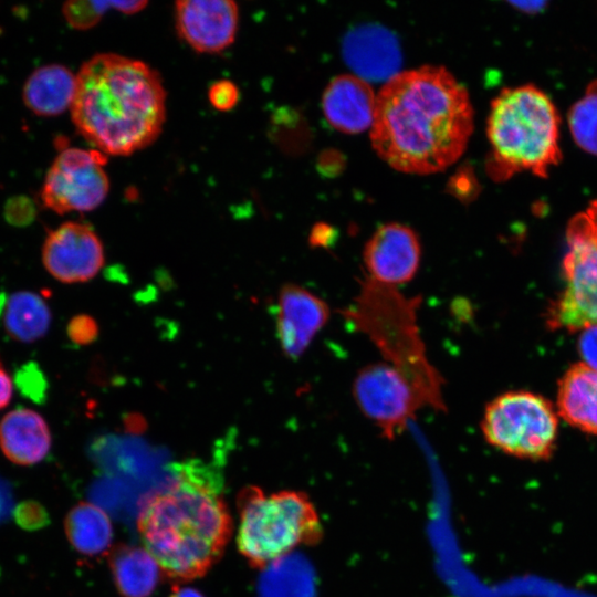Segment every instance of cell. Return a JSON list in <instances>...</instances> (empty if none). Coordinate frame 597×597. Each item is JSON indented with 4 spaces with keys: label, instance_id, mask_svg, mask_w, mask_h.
Returning a JSON list of instances; mask_svg holds the SVG:
<instances>
[{
    "label": "cell",
    "instance_id": "cell-1",
    "mask_svg": "<svg viewBox=\"0 0 597 597\" xmlns=\"http://www.w3.org/2000/svg\"><path fill=\"white\" fill-rule=\"evenodd\" d=\"M473 130L467 88L443 66L398 72L376 95L370 140L401 172H439L457 161Z\"/></svg>",
    "mask_w": 597,
    "mask_h": 597
},
{
    "label": "cell",
    "instance_id": "cell-8",
    "mask_svg": "<svg viewBox=\"0 0 597 597\" xmlns=\"http://www.w3.org/2000/svg\"><path fill=\"white\" fill-rule=\"evenodd\" d=\"M567 244L563 262L565 286L548 311L547 324L579 331L597 325V240L584 212L570 220Z\"/></svg>",
    "mask_w": 597,
    "mask_h": 597
},
{
    "label": "cell",
    "instance_id": "cell-6",
    "mask_svg": "<svg viewBox=\"0 0 597 597\" xmlns=\"http://www.w3.org/2000/svg\"><path fill=\"white\" fill-rule=\"evenodd\" d=\"M237 544L249 564L265 569L298 546H313L323 538V524L304 492L265 493L247 486L238 495Z\"/></svg>",
    "mask_w": 597,
    "mask_h": 597
},
{
    "label": "cell",
    "instance_id": "cell-18",
    "mask_svg": "<svg viewBox=\"0 0 597 597\" xmlns=\"http://www.w3.org/2000/svg\"><path fill=\"white\" fill-rule=\"evenodd\" d=\"M557 411L573 427L597 434V369L577 363L563 375L557 391Z\"/></svg>",
    "mask_w": 597,
    "mask_h": 597
},
{
    "label": "cell",
    "instance_id": "cell-31",
    "mask_svg": "<svg viewBox=\"0 0 597 597\" xmlns=\"http://www.w3.org/2000/svg\"><path fill=\"white\" fill-rule=\"evenodd\" d=\"M14 509L13 492L10 483L0 475V524L6 522Z\"/></svg>",
    "mask_w": 597,
    "mask_h": 597
},
{
    "label": "cell",
    "instance_id": "cell-20",
    "mask_svg": "<svg viewBox=\"0 0 597 597\" xmlns=\"http://www.w3.org/2000/svg\"><path fill=\"white\" fill-rule=\"evenodd\" d=\"M114 583L123 597H148L161 573L145 547L119 546L109 558Z\"/></svg>",
    "mask_w": 597,
    "mask_h": 597
},
{
    "label": "cell",
    "instance_id": "cell-36",
    "mask_svg": "<svg viewBox=\"0 0 597 597\" xmlns=\"http://www.w3.org/2000/svg\"><path fill=\"white\" fill-rule=\"evenodd\" d=\"M169 597H203L200 591L191 587H175Z\"/></svg>",
    "mask_w": 597,
    "mask_h": 597
},
{
    "label": "cell",
    "instance_id": "cell-19",
    "mask_svg": "<svg viewBox=\"0 0 597 597\" xmlns=\"http://www.w3.org/2000/svg\"><path fill=\"white\" fill-rule=\"evenodd\" d=\"M76 92V75L64 65L38 67L23 86V102L38 116H57L71 108Z\"/></svg>",
    "mask_w": 597,
    "mask_h": 597
},
{
    "label": "cell",
    "instance_id": "cell-23",
    "mask_svg": "<svg viewBox=\"0 0 597 597\" xmlns=\"http://www.w3.org/2000/svg\"><path fill=\"white\" fill-rule=\"evenodd\" d=\"M568 125L576 144L597 156V80L569 109Z\"/></svg>",
    "mask_w": 597,
    "mask_h": 597
},
{
    "label": "cell",
    "instance_id": "cell-13",
    "mask_svg": "<svg viewBox=\"0 0 597 597\" xmlns=\"http://www.w3.org/2000/svg\"><path fill=\"white\" fill-rule=\"evenodd\" d=\"M175 22L180 38L199 53L229 48L239 27V8L231 0H179Z\"/></svg>",
    "mask_w": 597,
    "mask_h": 597
},
{
    "label": "cell",
    "instance_id": "cell-4",
    "mask_svg": "<svg viewBox=\"0 0 597 597\" xmlns=\"http://www.w3.org/2000/svg\"><path fill=\"white\" fill-rule=\"evenodd\" d=\"M420 303V296L407 297L397 287L366 277L359 282L353 303L341 313L356 331L374 343L385 362L409 379L425 407L446 411L444 381L427 357L417 324Z\"/></svg>",
    "mask_w": 597,
    "mask_h": 597
},
{
    "label": "cell",
    "instance_id": "cell-10",
    "mask_svg": "<svg viewBox=\"0 0 597 597\" xmlns=\"http://www.w3.org/2000/svg\"><path fill=\"white\" fill-rule=\"evenodd\" d=\"M106 161L105 154L97 149L61 150L44 179L43 205L59 214L96 209L109 190Z\"/></svg>",
    "mask_w": 597,
    "mask_h": 597
},
{
    "label": "cell",
    "instance_id": "cell-17",
    "mask_svg": "<svg viewBox=\"0 0 597 597\" xmlns=\"http://www.w3.org/2000/svg\"><path fill=\"white\" fill-rule=\"evenodd\" d=\"M52 444L50 428L44 418L28 408H17L0 420V449L3 455L18 465L41 462Z\"/></svg>",
    "mask_w": 597,
    "mask_h": 597
},
{
    "label": "cell",
    "instance_id": "cell-24",
    "mask_svg": "<svg viewBox=\"0 0 597 597\" xmlns=\"http://www.w3.org/2000/svg\"><path fill=\"white\" fill-rule=\"evenodd\" d=\"M112 9L111 1H67L63 6L66 22L74 29L87 30L95 27Z\"/></svg>",
    "mask_w": 597,
    "mask_h": 597
},
{
    "label": "cell",
    "instance_id": "cell-11",
    "mask_svg": "<svg viewBox=\"0 0 597 597\" xmlns=\"http://www.w3.org/2000/svg\"><path fill=\"white\" fill-rule=\"evenodd\" d=\"M105 255L96 232L82 222H65L50 231L42 247V263L51 276L73 284L92 280Z\"/></svg>",
    "mask_w": 597,
    "mask_h": 597
},
{
    "label": "cell",
    "instance_id": "cell-2",
    "mask_svg": "<svg viewBox=\"0 0 597 597\" xmlns=\"http://www.w3.org/2000/svg\"><path fill=\"white\" fill-rule=\"evenodd\" d=\"M221 469L200 459L172 464V479L142 505L137 528L144 547L167 577L203 576L232 534Z\"/></svg>",
    "mask_w": 597,
    "mask_h": 597
},
{
    "label": "cell",
    "instance_id": "cell-21",
    "mask_svg": "<svg viewBox=\"0 0 597 597\" xmlns=\"http://www.w3.org/2000/svg\"><path fill=\"white\" fill-rule=\"evenodd\" d=\"M64 531L72 547L87 557L107 552L113 540V526L108 515L100 506L88 502H81L67 512Z\"/></svg>",
    "mask_w": 597,
    "mask_h": 597
},
{
    "label": "cell",
    "instance_id": "cell-15",
    "mask_svg": "<svg viewBox=\"0 0 597 597\" xmlns=\"http://www.w3.org/2000/svg\"><path fill=\"white\" fill-rule=\"evenodd\" d=\"M347 64L365 81L389 80L401 63L396 36L386 28L365 24L350 30L343 41Z\"/></svg>",
    "mask_w": 597,
    "mask_h": 597
},
{
    "label": "cell",
    "instance_id": "cell-16",
    "mask_svg": "<svg viewBox=\"0 0 597 597\" xmlns=\"http://www.w3.org/2000/svg\"><path fill=\"white\" fill-rule=\"evenodd\" d=\"M376 96L370 84L358 75L334 77L323 94V112L337 130L357 134L371 127Z\"/></svg>",
    "mask_w": 597,
    "mask_h": 597
},
{
    "label": "cell",
    "instance_id": "cell-9",
    "mask_svg": "<svg viewBox=\"0 0 597 597\" xmlns=\"http://www.w3.org/2000/svg\"><path fill=\"white\" fill-rule=\"evenodd\" d=\"M362 413L385 439L400 434L425 405L409 379L387 362L371 363L358 370L352 385Z\"/></svg>",
    "mask_w": 597,
    "mask_h": 597
},
{
    "label": "cell",
    "instance_id": "cell-26",
    "mask_svg": "<svg viewBox=\"0 0 597 597\" xmlns=\"http://www.w3.org/2000/svg\"><path fill=\"white\" fill-rule=\"evenodd\" d=\"M13 520L23 531H39L50 523L49 512L38 501L25 500L17 504L12 512Z\"/></svg>",
    "mask_w": 597,
    "mask_h": 597
},
{
    "label": "cell",
    "instance_id": "cell-12",
    "mask_svg": "<svg viewBox=\"0 0 597 597\" xmlns=\"http://www.w3.org/2000/svg\"><path fill=\"white\" fill-rule=\"evenodd\" d=\"M420 260L421 245L417 233L398 222L380 226L363 251L367 277L390 287L410 282L419 270Z\"/></svg>",
    "mask_w": 597,
    "mask_h": 597
},
{
    "label": "cell",
    "instance_id": "cell-28",
    "mask_svg": "<svg viewBox=\"0 0 597 597\" xmlns=\"http://www.w3.org/2000/svg\"><path fill=\"white\" fill-rule=\"evenodd\" d=\"M208 98L216 109L227 112L237 105L240 93L237 85L230 80H219L210 85Z\"/></svg>",
    "mask_w": 597,
    "mask_h": 597
},
{
    "label": "cell",
    "instance_id": "cell-32",
    "mask_svg": "<svg viewBox=\"0 0 597 597\" xmlns=\"http://www.w3.org/2000/svg\"><path fill=\"white\" fill-rule=\"evenodd\" d=\"M12 379L0 360V410L9 405L12 398Z\"/></svg>",
    "mask_w": 597,
    "mask_h": 597
},
{
    "label": "cell",
    "instance_id": "cell-27",
    "mask_svg": "<svg viewBox=\"0 0 597 597\" xmlns=\"http://www.w3.org/2000/svg\"><path fill=\"white\" fill-rule=\"evenodd\" d=\"M3 216L9 224L22 228L34 221L36 208L29 197L23 195L14 196L4 203Z\"/></svg>",
    "mask_w": 597,
    "mask_h": 597
},
{
    "label": "cell",
    "instance_id": "cell-3",
    "mask_svg": "<svg viewBox=\"0 0 597 597\" xmlns=\"http://www.w3.org/2000/svg\"><path fill=\"white\" fill-rule=\"evenodd\" d=\"M71 115L77 132L97 150L132 155L161 132L166 117L161 77L143 61L96 54L76 74Z\"/></svg>",
    "mask_w": 597,
    "mask_h": 597
},
{
    "label": "cell",
    "instance_id": "cell-14",
    "mask_svg": "<svg viewBox=\"0 0 597 597\" xmlns=\"http://www.w3.org/2000/svg\"><path fill=\"white\" fill-rule=\"evenodd\" d=\"M328 304L307 289L284 284L276 302L275 331L283 354L300 358L329 320Z\"/></svg>",
    "mask_w": 597,
    "mask_h": 597
},
{
    "label": "cell",
    "instance_id": "cell-25",
    "mask_svg": "<svg viewBox=\"0 0 597 597\" xmlns=\"http://www.w3.org/2000/svg\"><path fill=\"white\" fill-rule=\"evenodd\" d=\"M13 383L19 392L34 404H43L46 399L49 383L35 362L21 365L14 373Z\"/></svg>",
    "mask_w": 597,
    "mask_h": 597
},
{
    "label": "cell",
    "instance_id": "cell-33",
    "mask_svg": "<svg viewBox=\"0 0 597 597\" xmlns=\"http://www.w3.org/2000/svg\"><path fill=\"white\" fill-rule=\"evenodd\" d=\"M112 9H115L125 14L137 13L147 6V1H111Z\"/></svg>",
    "mask_w": 597,
    "mask_h": 597
},
{
    "label": "cell",
    "instance_id": "cell-37",
    "mask_svg": "<svg viewBox=\"0 0 597 597\" xmlns=\"http://www.w3.org/2000/svg\"><path fill=\"white\" fill-rule=\"evenodd\" d=\"M8 297L3 293H0V315L4 312Z\"/></svg>",
    "mask_w": 597,
    "mask_h": 597
},
{
    "label": "cell",
    "instance_id": "cell-22",
    "mask_svg": "<svg viewBox=\"0 0 597 597\" xmlns=\"http://www.w3.org/2000/svg\"><path fill=\"white\" fill-rule=\"evenodd\" d=\"M51 310L45 300L32 291L11 294L3 312L6 333L19 343H33L48 333L51 325Z\"/></svg>",
    "mask_w": 597,
    "mask_h": 597
},
{
    "label": "cell",
    "instance_id": "cell-30",
    "mask_svg": "<svg viewBox=\"0 0 597 597\" xmlns=\"http://www.w3.org/2000/svg\"><path fill=\"white\" fill-rule=\"evenodd\" d=\"M579 353L584 364L597 369V325L582 329Z\"/></svg>",
    "mask_w": 597,
    "mask_h": 597
},
{
    "label": "cell",
    "instance_id": "cell-34",
    "mask_svg": "<svg viewBox=\"0 0 597 597\" xmlns=\"http://www.w3.org/2000/svg\"><path fill=\"white\" fill-rule=\"evenodd\" d=\"M590 231L597 240V199H595L584 212Z\"/></svg>",
    "mask_w": 597,
    "mask_h": 597
},
{
    "label": "cell",
    "instance_id": "cell-7",
    "mask_svg": "<svg viewBox=\"0 0 597 597\" xmlns=\"http://www.w3.org/2000/svg\"><path fill=\"white\" fill-rule=\"evenodd\" d=\"M557 415L540 395L515 390L491 400L484 409L481 430L494 448L521 459L545 460L555 448Z\"/></svg>",
    "mask_w": 597,
    "mask_h": 597
},
{
    "label": "cell",
    "instance_id": "cell-29",
    "mask_svg": "<svg viewBox=\"0 0 597 597\" xmlns=\"http://www.w3.org/2000/svg\"><path fill=\"white\" fill-rule=\"evenodd\" d=\"M66 333L74 344L86 345L97 336V325L92 317L77 315L69 322Z\"/></svg>",
    "mask_w": 597,
    "mask_h": 597
},
{
    "label": "cell",
    "instance_id": "cell-5",
    "mask_svg": "<svg viewBox=\"0 0 597 597\" xmlns=\"http://www.w3.org/2000/svg\"><path fill=\"white\" fill-rule=\"evenodd\" d=\"M558 126L553 102L536 86L502 90L491 103L486 127L492 177L502 180L523 170L546 177L562 157Z\"/></svg>",
    "mask_w": 597,
    "mask_h": 597
},
{
    "label": "cell",
    "instance_id": "cell-35",
    "mask_svg": "<svg viewBox=\"0 0 597 597\" xmlns=\"http://www.w3.org/2000/svg\"><path fill=\"white\" fill-rule=\"evenodd\" d=\"M514 7L524 12H537L542 10L546 2L544 1H523V2H512Z\"/></svg>",
    "mask_w": 597,
    "mask_h": 597
}]
</instances>
